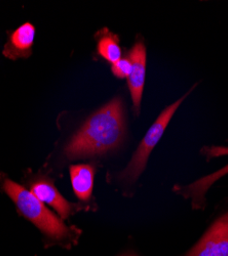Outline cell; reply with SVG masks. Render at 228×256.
<instances>
[{
	"instance_id": "5",
	"label": "cell",
	"mask_w": 228,
	"mask_h": 256,
	"mask_svg": "<svg viewBox=\"0 0 228 256\" xmlns=\"http://www.w3.org/2000/svg\"><path fill=\"white\" fill-rule=\"evenodd\" d=\"M132 71L129 79V88L133 98L135 110L140 112V104L143 94L145 72H146V50L142 42H138L130 52Z\"/></svg>"
},
{
	"instance_id": "7",
	"label": "cell",
	"mask_w": 228,
	"mask_h": 256,
	"mask_svg": "<svg viewBox=\"0 0 228 256\" xmlns=\"http://www.w3.org/2000/svg\"><path fill=\"white\" fill-rule=\"evenodd\" d=\"M35 35L34 27L27 23L19 27L12 33L4 50V54L10 60L28 58L31 54V48Z\"/></svg>"
},
{
	"instance_id": "9",
	"label": "cell",
	"mask_w": 228,
	"mask_h": 256,
	"mask_svg": "<svg viewBox=\"0 0 228 256\" xmlns=\"http://www.w3.org/2000/svg\"><path fill=\"white\" fill-rule=\"evenodd\" d=\"M98 52L106 60L115 64L120 60L121 50L119 48V42L115 35L105 32L98 41Z\"/></svg>"
},
{
	"instance_id": "12",
	"label": "cell",
	"mask_w": 228,
	"mask_h": 256,
	"mask_svg": "<svg viewBox=\"0 0 228 256\" xmlns=\"http://www.w3.org/2000/svg\"><path fill=\"white\" fill-rule=\"evenodd\" d=\"M122 256H138V255L133 254V253H130V254H126V255H122Z\"/></svg>"
},
{
	"instance_id": "6",
	"label": "cell",
	"mask_w": 228,
	"mask_h": 256,
	"mask_svg": "<svg viewBox=\"0 0 228 256\" xmlns=\"http://www.w3.org/2000/svg\"><path fill=\"white\" fill-rule=\"evenodd\" d=\"M31 193L44 204H48L54 208L62 218H67L74 210L75 205L66 201L53 184L46 180H40L31 186Z\"/></svg>"
},
{
	"instance_id": "2",
	"label": "cell",
	"mask_w": 228,
	"mask_h": 256,
	"mask_svg": "<svg viewBox=\"0 0 228 256\" xmlns=\"http://www.w3.org/2000/svg\"><path fill=\"white\" fill-rule=\"evenodd\" d=\"M3 188L22 216L45 232L48 237L53 240L62 241L70 236V230L55 216L31 192L10 180H5Z\"/></svg>"
},
{
	"instance_id": "3",
	"label": "cell",
	"mask_w": 228,
	"mask_h": 256,
	"mask_svg": "<svg viewBox=\"0 0 228 256\" xmlns=\"http://www.w3.org/2000/svg\"><path fill=\"white\" fill-rule=\"evenodd\" d=\"M186 96L181 98L175 104L168 106L157 118L154 124L150 127V130L142 140L140 146H138L136 153L134 154L131 162L128 164L127 168L120 174V180L127 184H133L140 178L142 172L146 167L148 158L153 151V148L161 138L165 128L170 123L172 117L178 110L179 106L182 104Z\"/></svg>"
},
{
	"instance_id": "8",
	"label": "cell",
	"mask_w": 228,
	"mask_h": 256,
	"mask_svg": "<svg viewBox=\"0 0 228 256\" xmlns=\"http://www.w3.org/2000/svg\"><path fill=\"white\" fill-rule=\"evenodd\" d=\"M70 178L74 194L79 200L88 201L94 188L95 169L91 165H75L70 168Z\"/></svg>"
},
{
	"instance_id": "4",
	"label": "cell",
	"mask_w": 228,
	"mask_h": 256,
	"mask_svg": "<svg viewBox=\"0 0 228 256\" xmlns=\"http://www.w3.org/2000/svg\"><path fill=\"white\" fill-rule=\"evenodd\" d=\"M184 256H228V212L216 220Z\"/></svg>"
},
{
	"instance_id": "1",
	"label": "cell",
	"mask_w": 228,
	"mask_h": 256,
	"mask_svg": "<svg viewBox=\"0 0 228 256\" xmlns=\"http://www.w3.org/2000/svg\"><path fill=\"white\" fill-rule=\"evenodd\" d=\"M123 134L122 104L115 98L84 124L66 146L65 155L74 160L106 154L121 144Z\"/></svg>"
},
{
	"instance_id": "10",
	"label": "cell",
	"mask_w": 228,
	"mask_h": 256,
	"mask_svg": "<svg viewBox=\"0 0 228 256\" xmlns=\"http://www.w3.org/2000/svg\"><path fill=\"white\" fill-rule=\"evenodd\" d=\"M225 172H228V166L222 170V172L212 176H209L206 178H202L200 180L199 182H195L194 184L186 188H183L184 190L182 192V194L186 195V196H189V197H192L193 199V206L197 207L200 203H202V199H203V195L205 193L206 188H208L217 178H219L221 176V174H224Z\"/></svg>"
},
{
	"instance_id": "11",
	"label": "cell",
	"mask_w": 228,
	"mask_h": 256,
	"mask_svg": "<svg viewBox=\"0 0 228 256\" xmlns=\"http://www.w3.org/2000/svg\"><path fill=\"white\" fill-rule=\"evenodd\" d=\"M132 71V64L130 60L120 58L118 62L113 64L112 73L118 78H126L129 77Z\"/></svg>"
}]
</instances>
